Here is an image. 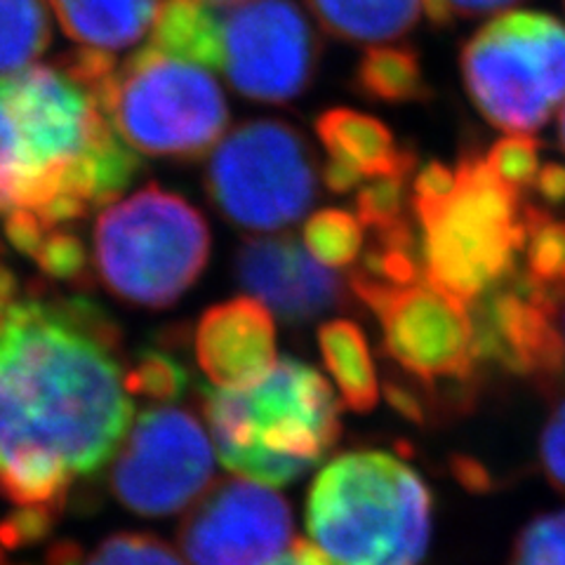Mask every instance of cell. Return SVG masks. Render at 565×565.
Returning a JSON list of instances; mask_svg holds the SVG:
<instances>
[{
  "label": "cell",
  "instance_id": "1f68e13d",
  "mask_svg": "<svg viewBox=\"0 0 565 565\" xmlns=\"http://www.w3.org/2000/svg\"><path fill=\"white\" fill-rule=\"evenodd\" d=\"M269 565H332L326 554L305 540H295L286 554H280Z\"/></svg>",
  "mask_w": 565,
  "mask_h": 565
},
{
  "label": "cell",
  "instance_id": "484cf974",
  "mask_svg": "<svg viewBox=\"0 0 565 565\" xmlns=\"http://www.w3.org/2000/svg\"><path fill=\"white\" fill-rule=\"evenodd\" d=\"M189 388V373L168 353L147 351L128 370V392L132 398L168 405Z\"/></svg>",
  "mask_w": 565,
  "mask_h": 565
},
{
  "label": "cell",
  "instance_id": "4316f807",
  "mask_svg": "<svg viewBox=\"0 0 565 565\" xmlns=\"http://www.w3.org/2000/svg\"><path fill=\"white\" fill-rule=\"evenodd\" d=\"M509 565H565V509L530 521L514 542Z\"/></svg>",
  "mask_w": 565,
  "mask_h": 565
},
{
  "label": "cell",
  "instance_id": "9c48e42d",
  "mask_svg": "<svg viewBox=\"0 0 565 565\" xmlns=\"http://www.w3.org/2000/svg\"><path fill=\"white\" fill-rule=\"evenodd\" d=\"M205 186L222 215L250 232H278L302 220L316 201L311 147L276 118L247 120L212 151Z\"/></svg>",
  "mask_w": 565,
  "mask_h": 565
},
{
  "label": "cell",
  "instance_id": "6da1fadb",
  "mask_svg": "<svg viewBox=\"0 0 565 565\" xmlns=\"http://www.w3.org/2000/svg\"><path fill=\"white\" fill-rule=\"evenodd\" d=\"M132 419L116 323L95 302L22 282L0 259V494L24 544L120 448Z\"/></svg>",
  "mask_w": 565,
  "mask_h": 565
},
{
  "label": "cell",
  "instance_id": "30bf717a",
  "mask_svg": "<svg viewBox=\"0 0 565 565\" xmlns=\"http://www.w3.org/2000/svg\"><path fill=\"white\" fill-rule=\"evenodd\" d=\"M351 290L380 318L384 349L405 373L424 384L465 382L479 363L471 307L417 278L384 286L351 274Z\"/></svg>",
  "mask_w": 565,
  "mask_h": 565
},
{
  "label": "cell",
  "instance_id": "ac0fdd59",
  "mask_svg": "<svg viewBox=\"0 0 565 565\" xmlns=\"http://www.w3.org/2000/svg\"><path fill=\"white\" fill-rule=\"evenodd\" d=\"M71 41L114 52L139 43L153 29L163 0H50Z\"/></svg>",
  "mask_w": 565,
  "mask_h": 565
},
{
  "label": "cell",
  "instance_id": "5bb4252c",
  "mask_svg": "<svg viewBox=\"0 0 565 565\" xmlns=\"http://www.w3.org/2000/svg\"><path fill=\"white\" fill-rule=\"evenodd\" d=\"M561 302L563 295L523 274L504 280L476 302L479 359L500 363L521 377L556 380L565 363Z\"/></svg>",
  "mask_w": 565,
  "mask_h": 565
},
{
  "label": "cell",
  "instance_id": "7a4b0ae2",
  "mask_svg": "<svg viewBox=\"0 0 565 565\" xmlns=\"http://www.w3.org/2000/svg\"><path fill=\"white\" fill-rule=\"evenodd\" d=\"M141 168L99 93L60 60L0 78V232L33 259L45 238L111 205Z\"/></svg>",
  "mask_w": 565,
  "mask_h": 565
},
{
  "label": "cell",
  "instance_id": "ba28073f",
  "mask_svg": "<svg viewBox=\"0 0 565 565\" xmlns=\"http://www.w3.org/2000/svg\"><path fill=\"white\" fill-rule=\"evenodd\" d=\"M459 64L473 106L504 132L533 135L565 104V26L552 14L494 17L471 35Z\"/></svg>",
  "mask_w": 565,
  "mask_h": 565
},
{
  "label": "cell",
  "instance_id": "d590c367",
  "mask_svg": "<svg viewBox=\"0 0 565 565\" xmlns=\"http://www.w3.org/2000/svg\"><path fill=\"white\" fill-rule=\"evenodd\" d=\"M205 3H210V6H234L236 0H205Z\"/></svg>",
  "mask_w": 565,
  "mask_h": 565
},
{
  "label": "cell",
  "instance_id": "e0dca14e",
  "mask_svg": "<svg viewBox=\"0 0 565 565\" xmlns=\"http://www.w3.org/2000/svg\"><path fill=\"white\" fill-rule=\"evenodd\" d=\"M316 132L328 151L323 184L349 193L384 174L415 170L413 149H401L394 132L375 116L353 109H328L316 118Z\"/></svg>",
  "mask_w": 565,
  "mask_h": 565
},
{
  "label": "cell",
  "instance_id": "4fadbf2b",
  "mask_svg": "<svg viewBox=\"0 0 565 565\" xmlns=\"http://www.w3.org/2000/svg\"><path fill=\"white\" fill-rule=\"evenodd\" d=\"M292 540L290 504L250 479L220 481L189 509L180 527L191 565H269Z\"/></svg>",
  "mask_w": 565,
  "mask_h": 565
},
{
  "label": "cell",
  "instance_id": "8fae6325",
  "mask_svg": "<svg viewBox=\"0 0 565 565\" xmlns=\"http://www.w3.org/2000/svg\"><path fill=\"white\" fill-rule=\"evenodd\" d=\"M120 446L111 490L141 516H170L193 507L215 473V446L201 422L170 403L141 413Z\"/></svg>",
  "mask_w": 565,
  "mask_h": 565
},
{
  "label": "cell",
  "instance_id": "836d02e7",
  "mask_svg": "<svg viewBox=\"0 0 565 565\" xmlns=\"http://www.w3.org/2000/svg\"><path fill=\"white\" fill-rule=\"evenodd\" d=\"M8 552L10 550H6L3 544H0V565H22V563H17V561H12L10 556H8Z\"/></svg>",
  "mask_w": 565,
  "mask_h": 565
},
{
  "label": "cell",
  "instance_id": "277c9868",
  "mask_svg": "<svg viewBox=\"0 0 565 565\" xmlns=\"http://www.w3.org/2000/svg\"><path fill=\"white\" fill-rule=\"evenodd\" d=\"M201 401L222 465L262 486L302 479L340 438V405L330 384L292 359L276 361L253 386H203Z\"/></svg>",
  "mask_w": 565,
  "mask_h": 565
},
{
  "label": "cell",
  "instance_id": "3957f363",
  "mask_svg": "<svg viewBox=\"0 0 565 565\" xmlns=\"http://www.w3.org/2000/svg\"><path fill=\"white\" fill-rule=\"evenodd\" d=\"M411 205L422 276L431 286L471 307L514 276L530 203L490 170L486 156L465 153L455 168L424 166L413 177Z\"/></svg>",
  "mask_w": 565,
  "mask_h": 565
},
{
  "label": "cell",
  "instance_id": "f546056e",
  "mask_svg": "<svg viewBox=\"0 0 565 565\" xmlns=\"http://www.w3.org/2000/svg\"><path fill=\"white\" fill-rule=\"evenodd\" d=\"M519 0H424V12L436 26H448L457 20H476L492 12H502Z\"/></svg>",
  "mask_w": 565,
  "mask_h": 565
},
{
  "label": "cell",
  "instance_id": "44dd1931",
  "mask_svg": "<svg viewBox=\"0 0 565 565\" xmlns=\"http://www.w3.org/2000/svg\"><path fill=\"white\" fill-rule=\"evenodd\" d=\"M149 45L205 68H220V8L205 0H166Z\"/></svg>",
  "mask_w": 565,
  "mask_h": 565
},
{
  "label": "cell",
  "instance_id": "d4e9b609",
  "mask_svg": "<svg viewBox=\"0 0 565 565\" xmlns=\"http://www.w3.org/2000/svg\"><path fill=\"white\" fill-rule=\"evenodd\" d=\"M302 238L307 250L326 267H351L363 250L365 232L353 212L328 207L309 217Z\"/></svg>",
  "mask_w": 565,
  "mask_h": 565
},
{
  "label": "cell",
  "instance_id": "603a6c76",
  "mask_svg": "<svg viewBox=\"0 0 565 565\" xmlns=\"http://www.w3.org/2000/svg\"><path fill=\"white\" fill-rule=\"evenodd\" d=\"M52 39L45 0H0V78L29 68Z\"/></svg>",
  "mask_w": 565,
  "mask_h": 565
},
{
  "label": "cell",
  "instance_id": "7c38bea8",
  "mask_svg": "<svg viewBox=\"0 0 565 565\" xmlns=\"http://www.w3.org/2000/svg\"><path fill=\"white\" fill-rule=\"evenodd\" d=\"M321 43L292 0H241L220 10V71L234 90L286 104L311 85Z\"/></svg>",
  "mask_w": 565,
  "mask_h": 565
},
{
  "label": "cell",
  "instance_id": "83f0119b",
  "mask_svg": "<svg viewBox=\"0 0 565 565\" xmlns=\"http://www.w3.org/2000/svg\"><path fill=\"white\" fill-rule=\"evenodd\" d=\"M490 170L500 177L504 184L525 193L535 184L540 163V141L530 135H509L494 141L486 153Z\"/></svg>",
  "mask_w": 565,
  "mask_h": 565
},
{
  "label": "cell",
  "instance_id": "7402d4cb",
  "mask_svg": "<svg viewBox=\"0 0 565 565\" xmlns=\"http://www.w3.org/2000/svg\"><path fill=\"white\" fill-rule=\"evenodd\" d=\"M353 85L359 95L384 104L422 102L431 95L419 55L401 45L370 47L356 66Z\"/></svg>",
  "mask_w": 565,
  "mask_h": 565
},
{
  "label": "cell",
  "instance_id": "4dcf8cb0",
  "mask_svg": "<svg viewBox=\"0 0 565 565\" xmlns=\"http://www.w3.org/2000/svg\"><path fill=\"white\" fill-rule=\"evenodd\" d=\"M533 189L540 193V199L546 205L565 203V166L561 163H544L537 172Z\"/></svg>",
  "mask_w": 565,
  "mask_h": 565
},
{
  "label": "cell",
  "instance_id": "cb8c5ba5",
  "mask_svg": "<svg viewBox=\"0 0 565 565\" xmlns=\"http://www.w3.org/2000/svg\"><path fill=\"white\" fill-rule=\"evenodd\" d=\"M47 565H184L170 544L145 533H116L93 550L60 542L47 552Z\"/></svg>",
  "mask_w": 565,
  "mask_h": 565
},
{
  "label": "cell",
  "instance_id": "f1b7e54d",
  "mask_svg": "<svg viewBox=\"0 0 565 565\" xmlns=\"http://www.w3.org/2000/svg\"><path fill=\"white\" fill-rule=\"evenodd\" d=\"M540 459L550 483L565 492V398L556 405L544 424Z\"/></svg>",
  "mask_w": 565,
  "mask_h": 565
},
{
  "label": "cell",
  "instance_id": "2e32d148",
  "mask_svg": "<svg viewBox=\"0 0 565 565\" xmlns=\"http://www.w3.org/2000/svg\"><path fill=\"white\" fill-rule=\"evenodd\" d=\"M196 359L217 388H245L276 365L271 311L253 297H236L203 313L196 328Z\"/></svg>",
  "mask_w": 565,
  "mask_h": 565
},
{
  "label": "cell",
  "instance_id": "e575fe53",
  "mask_svg": "<svg viewBox=\"0 0 565 565\" xmlns=\"http://www.w3.org/2000/svg\"><path fill=\"white\" fill-rule=\"evenodd\" d=\"M561 338H563V351H565V297L561 302Z\"/></svg>",
  "mask_w": 565,
  "mask_h": 565
},
{
  "label": "cell",
  "instance_id": "52a82bcc",
  "mask_svg": "<svg viewBox=\"0 0 565 565\" xmlns=\"http://www.w3.org/2000/svg\"><path fill=\"white\" fill-rule=\"evenodd\" d=\"M99 102L116 135L135 153L156 158H201L228 122V104L210 68L149 43L116 66Z\"/></svg>",
  "mask_w": 565,
  "mask_h": 565
},
{
  "label": "cell",
  "instance_id": "9a60e30c",
  "mask_svg": "<svg viewBox=\"0 0 565 565\" xmlns=\"http://www.w3.org/2000/svg\"><path fill=\"white\" fill-rule=\"evenodd\" d=\"M241 286L290 323H307L340 307L342 280L290 236L250 238L236 257Z\"/></svg>",
  "mask_w": 565,
  "mask_h": 565
},
{
  "label": "cell",
  "instance_id": "d6986e66",
  "mask_svg": "<svg viewBox=\"0 0 565 565\" xmlns=\"http://www.w3.org/2000/svg\"><path fill=\"white\" fill-rule=\"evenodd\" d=\"M326 33L347 43L377 45L408 33L424 10V0H307Z\"/></svg>",
  "mask_w": 565,
  "mask_h": 565
},
{
  "label": "cell",
  "instance_id": "ffe728a7",
  "mask_svg": "<svg viewBox=\"0 0 565 565\" xmlns=\"http://www.w3.org/2000/svg\"><path fill=\"white\" fill-rule=\"evenodd\" d=\"M318 344L342 401L356 413L373 411L380 398V384L361 328L349 321H330L318 332Z\"/></svg>",
  "mask_w": 565,
  "mask_h": 565
},
{
  "label": "cell",
  "instance_id": "d6a6232c",
  "mask_svg": "<svg viewBox=\"0 0 565 565\" xmlns=\"http://www.w3.org/2000/svg\"><path fill=\"white\" fill-rule=\"evenodd\" d=\"M558 141H561V147L565 151V104H563L561 116H558Z\"/></svg>",
  "mask_w": 565,
  "mask_h": 565
},
{
  "label": "cell",
  "instance_id": "5b68a950",
  "mask_svg": "<svg viewBox=\"0 0 565 565\" xmlns=\"http://www.w3.org/2000/svg\"><path fill=\"white\" fill-rule=\"evenodd\" d=\"M307 527L332 565H419L431 537V494L394 455L347 452L316 476Z\"/></svg>",
  "mask_w": 565,
  "mask_h": 565
},
{
  "label": "cell",
  "instance_id": "8992f818",
  "mask_svg": "<svg viewBox=\"0 0 565 565\" xmlns=\"http://www.w3.org/2000/svg\"><path fill=\"white\" fill-rule=\"evenodd\" d=\"M93 257L111 295L137 307L163 309L203 274L210 232L189 201L149 184L106 205L97 217Z\"/></svg>",
  "mask_w": 565,
  "mask_h": 565
}]
</instances>
